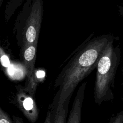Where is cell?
Wrapping results in <instances>:
<instances>
[{"mask_svg": "<svg viewBox=\"0 0 123 123\" xmlns=\"http://www.w3.org/2000/svg\"><path fill=\"white\" fill-rule=\"evenodd\" d=\"M109 40L100 37L86 41L70 56V59L56 78L57 91L49 106L55 111L70 100L78 84L96 68Z\"/></svg>", "mask_w": 123, "mask_h": 123, "instance_id": "obj_1", "label": "cell"}, {"mask_svg": "<svg viewBox=\"0 0 123 123\" xmlns=\"http://www.w3.org/2000/svg\"><path fill=\"white\" fill-rule=\"evenodd\" d=\"M0 123H14L9 114L0 108Z\"/></svg>", "mask_w": 123, "mask_h": 123, "instance_id": "obj_9", "label": "cell"}, {"mask_svg": "<svg viewBox=\"0 0 123 123\" xmlns=\"http://www.w3.org/2000/svg\"><path fill=\"white\" fill-rule=\"evenodd\" d=\"M70 100H67L59 110L55 111L53 123H65Z\"/></svg>", "mask_w": 123, "mask_h": 123, "instance_id": "obj_7", "label": "cell"}, {"mask_svg": "<svg viewBox=\"0 0 123 123\" xmlns=\"http://www.w3.org/2000/svg\"><path fill=\"white\" fill-rule=\"evenodd\" d=\"M2 1H3V0H0V6H1V4H2Z\"/></svg>", "mask_w": 123, "mask_h": 123, "instance_id": "obj_13", "label": "cell"}, {"mask_svg": "<svg viewBox=\"0 0 123 123\" xmlns=\"http://www.w3.org/2000/svg\"><path fill=\"white\" fill-rule=\"evenodd\" d=\"M43 0H33L30 15L25 23L23 45L38 44L43 13Z\"/></svg>", "mask_w": 123, "mask_h": 123, "instance_id": "obj_3", "label": "cell"}, {"mask_svg": "<svg viewBox=\"0 0 123 123\" xmlns=\"http://www.w3.org/2000/svg\"><path fill=\"white\" fill-rule=\"evenodd\" d=\"M121 54L118 48H114L109 41L99 59L94 86V100L100 105L104 101L114 98L115 78L120 63Z\"/></svg>", "mask_w": 123, "mask_h": 123, "instance_id": "obj_2", "label": "cell"}, {"mask_svg": "<svg viewBox=\"0 0 123 123\" xmlns=\"http://www.w3.org/2000/svg\"><path fill=\"white\" fill-rule=\"evenodd\" d=\"M46 77V71L42 69H36L29 79H27L25 86V90L30 95L35 97L36 88L39 83L43 81Z\"/></svg>", "mask_w": 123, "mask_h": 123, "instance_id": "obj_6", "label": "cell"}, {"mask_svg": "<svg viewBox=\"0 0 123 123\" xmlns=\"http://www.w3.org/2000/svg\"><path fill=\"white\" fill-rule=\"evenodd\" d=\"M109 123H123V111H120L116 115L111 117Z\"/></svg>", "mask_w": 123, "mask_h": 123, "instance_id": "obj_10", "label": "cell"}, {"mask_svg": "<svg viewBox=\"0 0 123 123\" xmlns=\"http://www.w3.org/2000/svg\"><path fill=\"white\" fill-rule=\"evenodd\" d=\"M12 120L14 123H24L23 119L18 116H12Z\"/></svg>", "mask_w": 123, "mask_h": 123, "instance_id": "obj_12", "label": "cell"}, {"mask_svg": "<svg viewBox=\"0 0 123 123\" xmlns=\"http://www.w3.org/2000/svg\"><path fill=\"white\" fill-rule=\"evenodd\" d=\"M122 72L123 73V67H122Z\"/></svg>", "mask_w": 123, "mask_h": 123, "instance_id": "obj_14", "label": "cell"}, {"mask_svg": "<svg viewBox=\"0 0 123 123\" xmlns=\"http://www.w3.org/2000/svg\"><path fill=\"white\" fill-rule=\"evenodd\" d=\"M38 44L22 45L21 54L24 66L26 72L27 79L31 77L35 69V62Z\"/></svg>", "mask_w": 123, "mask_h": 123, "instance_id": "obj_5", "label": "cell"}, {"mask_svg": "<svg viewBox=\"0 0 123 123\" xmlns=\"http://www.w3.org/2000/svg\"><path fill=\"white\" fill-rule=\"evenodd\" d=\"M0 62L2 66L5 68L9 67L10 64V59L7 54L5 53L3 49L1 47L0 49Z\"/></svg>", "mask_w": 123, "mask_h": 123, "instance_id": "obj_8", "label": "cell"}, {"mask_svg": "<svg viewBox=\"0 0 123 123\" xmlns=\"http://www.w3.org/2000/svg\"><path fill=\"white\" fill-rule=\"evenodd\" d=\"M55 111L49 107L44 123H53Z\"/></svg>", "mask_w": 123, "mask_h": 123, "instance_id": "obj_11", "label": "cell"}, {"mask_svg": "<svg viewBox=\"0 0 123 123\" xmlns=\"http://www.w3.org/2000/svg\"><path fill=\"white\" fill-rule=\"evenodd\" d=\"M16 92L13 98V102L22 112L28 120L34 123L39 115V110L34 96L29 94L21 85L15 86Z\"/></svg>", "mask_w": 123, "mask_h": 123, "instance_id": "obj_4", "label": "cell"}]
</instances>
